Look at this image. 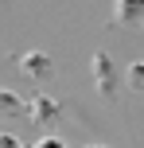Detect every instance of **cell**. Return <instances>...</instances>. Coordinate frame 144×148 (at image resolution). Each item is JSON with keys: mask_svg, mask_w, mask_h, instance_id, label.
<instances>
[{"mask_svg": "<svg viewBox=\"0 0 144 148\" xmlns=\"http://www.w3.org/2000/svg\"><path fill=\"white\" fill-rule=\"evenodd\" d=\"M144 0H117V20H140Z\"/></svg>", "mask_w": 144, "mask_h": 148, "instance_id": "cell-1", "label": "cell"}, {"mask_svg": "<svg viewBox=\"0 0 144 148\" xmlns=\"http://www.w3.org/2000/svg\"><path fill=\"white\" fill-rule=\"evenodd\" d=\"M0 109H4V113H16V109H20L16 94H0Z\"/></svg>", "mask_w": 144, "mask_h": 148, "instance_id": "cell-2", "label": "cell"}, {"mask_svg": "<svg viewBox=\"0 0 144 148\" xmlns=\"http://www.w3.org/2000/svg\"><path fill=\"white\" fill-rule=\"evenodd\" d=\"M86 148H105V144H86Z\"/></svg>", "mask_w": 144, "mask_h": 148, "instance_id": "cell-3", "label": "cell"}]
</instances>
